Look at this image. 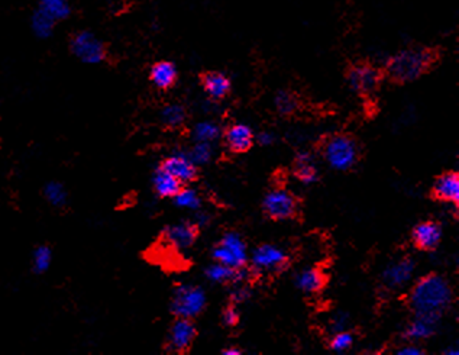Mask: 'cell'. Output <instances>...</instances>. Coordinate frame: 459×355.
<instances>
[{
  "label": "cell",
  "mask_w": 459,
  "mask_h": 355,
  "mask_svg": "<svg viewBox=\"0 0 459 355\" xmlns=\"http://www.w3.org/2000/svg\"><path fill=\"white\" fill-rule=\"evenodd\" d=\"M275 107H277L280 115L290 116L294 115L298 107V102L294 95L287 92H280L277 96H275Z\"/></svg>",
  "instance_id": "30"
},
{
  "label": "cell",
  "mask_w": 459,
  "mask_h": 355,
  "mask_svg": "<svg viewBox=\"0 0 459 355\" xmlns=\"http://www.w3.org/2000/svg\"><path fill=\"white\" fill-rule=\"evenodd\" d=\"M319 154L335 170L350 171L362 157V148L358 140L347 132H335L325 135L317 144Z\"/></svg>",
  "instance_id": "3"
},
{
  "label": "cell",
  "mask_w": 459,
  "mask_h": 355,
  "mask_svg": "<svg viewBox=\"0 0 459 355\" xmlns=\"http://www.w3.org/2000/svg\"><path fill=\"white\" fill-rule=\"evenodd\" d=\"M239 321H241L239 312H238L237 307L234 304L226 306L223 309V312H222V323L226 328H235V326H238L239 325Z\"/></svg>",
  "instance_id": "34"
},
{
  "label": "cell",
  "mask_w": 459,
  "mask_h": 355,
  "mask_svg": "<svg viewBox=\"0 0 459 355\" xmlns=\"http://www.w3.org/2000/svg\"><path fill=\"white\" fill-rule=\"evenodd\" d=\"M70 47L72 53L84 64H100L106 58V48L103 42L88 31L77 32L70 42Z\"/></svg>",
  "instance_id": "10"
},
{
  "label": "cell",
  "mask_w": 459,
  "mask_h": 355,
  "mask_svg": "<svg viewBox=\"0 0 459 355\" xmlns=\"http://www.w3.org/2000/svg\"><path fill=\"white\" fill-rule=\"evenodd\" d=\"M201 86L204 92L213 100H222L231 93V80L219 72H209L201 76Z\"/></svg>",
  "instance_id": "18"
},
{
  "label": "cell",
  "mask_w": 459,
  "mask_h": 355,
  "mask_svg": "<svg viewBox=\"0 0 459 355\" xmlns=\"http://www.w3.org/2000/svg\"><path fill=\"white\" fill-rule=\"evenodd\" d=\"M38 9L45 15H48L55 22L62 20L70 15V5H68V0H41Z\"/></svg>",
  "instance_id": "24"
},
{
  "label": "cell",
  "mask_w": 459,
  "mask_h": 355,
  "mask_svg": "<svg viewBox=\"0 0 459 355\" xmlns=\"http://www.w3.org/2000/svg\"><path fill=\"white\" fill-rule=\"evenodd\" d=\"M159 167L174 175L182 185H189L199 180V168L186 154H173L159 163Z\"/></svg>",
  "instance_id": "14"
},
{
  "label": "cell",
  "mask_w": 459,
  "mask_h": 355,
  "mask_svg": "<svg viewBox=\"0 0 459 355\" xmlns=\"http://www.w3.org/2000/svg\"><path fill=\"white\" fill-rule=\"evenodd\" d=\"M410 238L416 250L432 253L441 246L442 227L436 220H423L411 229Z\"/></svg>",
  "instance_id": "12"
},
{
  "label": "cell",
  "mask_w": 459,
  "mask_h": 355,
  "mask_svg": "<svg viewBox=\"0 0 459 355\" xmlns=\"http://www.w3.org/2000/svg\"><path fill=\"white\" fill-rule=\"evenodd\" d=\"M329 281L328 274L320 267H310L295 276V286L306 295H319Z\"/></svg>",
  "instance_id": "16"
},
{
  "label": "cell",
  "mask_w": 459,
  "mask_h": 355,
  "mask_svg": "<svg viewBox=\"0 0 459 355\" xmlns=\"http://www.w3.org/2000/svg\"><path fill=\"white\" fill-rule=\"evenodd\" d=\"M245 270L246 269H234V267H229V265L215 262L208 270H206V277L215 283L234 284L244 279Z\"/></svg>",
  "instance_id": "21"
},
{
  "label": "cell",
  "mask_w": 459,
  "mask_h": 355,
  "mask_svg": "<svg viewBox=\"0 0 459 355\" xmlns=\"http://www.w3.org/2000/svg\"><path fill=\"white\" fill-rule=\"evenodd\" d=\"M347 79L355 93L359 96H373L380 88L382 76L374 65L368 62H359L350 67Z\"/></svg>",
  "instance_id": "8"
},
{
  "label": "cell",
  "mask_w": 459,
  "mask_h": 355,
  "mask_svg": "<svg viewBox=\"0 0 459 355\" xmlns=\"http://www.w3.org/2000/svg\"><path fill=\"white\" fill-rule=\"evenodd\" d=\"M438 321L439 319L430 316H416V319L408 325L404 337L408 338L410 341L429 338L434 334V326L438 323Z\"/></svg>",
  "instance_id": "23"
},
{
  "label": "cell",
  "mask_w": 459,
  "mask_h": 355,
  "mask_svg": "<svg viewBox=\"0 0 459 355\" xmlns=\"http://www.w3.org/2000/svg\"><path fill=\"white\" fill-rule=\"evenodd\" d=\"M452 288L439 274L430 273L422 277L408 295V306L416 316L441 319L452 302Z\"/></svg>",
  "instance_id": "1"
},
{
  "label": "cell",
  "mask_w": 459,
  "mask_h": 355,
  "mask_svg": "<svg viewBox=\"0 0 459 355\" xmlns=\"http://www.w3.org/2000/svg\"><path fill=\"white\" fill-rule=\"evenodd\" d=\"M212 258L215 262L229 265V267L246 269L248 257L244 239L235 232H227L213 247Z\"/></svg>",
  "instance_id": "7"
},
{
  "label": "cell",
  "mask_w": 459,
  "mask_h": 355,
  "mask_svg": "<svg viewBox=\"0 0 459 355\" xmlns=\"http://www.w3.org/2000/svg\"><path fill=\"white\" fill-rule=\"evenodd\" d=\"M255 142L254 132L249 126L237 123L227 126L223 130V144L229 152L232 154H245L248 152Z\"/></svg>",
  "instance_id": "15"
},
{
  "label": "cell",
  "mask_w": 459,
  "mask_h": 355,
  "mask_svg": "<svg viewBox=\"0 0 459 355\" xmlns=\"http://www.w3.org/2000/svg\"><path fill=\"white\" fill-rule=\"evenodd\" d=\"M288 265L290 258L281 248L271 243H261L252 253L249 270L257 276L280 274L288 269Z\"/></svg>",
  "instance_id": "6"
},
{
  "label": "cell",
  "mask_w": 459,
  "mask_h": 355,
  "mask_svg": "<svg viewBox=\"0 0 459 355\" xmlns=\"http://www.w3.org/2000/svg\"><path fill=\"white\" fill-rule=\"evenodd\" d=\"M199 235H200V227L194 224V222L185 220L164 228L161 238L168 247L177 251H185L194 246Z\"/></svg>",
  "instance_id": "11"
},
{
  "label": "cell",
  "mask_w": 459,
  "mask_h": 355,
  "mask_svg": "<svg viewBox=\"0 0 459 355\" xmlns=\"http://www.w3.org/2000/svg\"><path fill=\"white\" fill-rule=\"evenodd\" d=\"M197 334L194 319L175 318L168 329L166 348L173 354H187L192 349Z\"/></svg>",
  "instance_id": "9"
},
{
  "label": "cell",
  "mask_w": 459,
  "mask_h": 355,
  "mask_svg": "<svg viewBox=\"0 0 459 355\" xmlns=\"http://www.w3.org/2000/svg\"><path fill=\"white\" fill-rule=\"evenodd\" d=\"M222 354L223 355H242L244 351L239 349V348H237V347H229V348L222 349Z\"/></svg>",
  "instance_id": "36"
},
{
  "label": "cell",
  "mask_w": 459,
  "mask_h": 355,
  "mask_svg": "<svg viewBox=\"0 0 459 355\" xmlns=\"http://www.w3.org/2000/svg\"><path fill=\"white\" fill-rule=\"evenodd\" d=\"M211 155H212V151H211L209 142H196V145L192 148V151L189 154V157L197 166V164L208 163Z\"/></svg>",
  "instance_id": "33"
},
{
  "label": "cell",
  "mask_w": 459,
  "mask_h": 355,
  "mask_svg": "<svg viewBox=\"0 0 459 355\" xmlns=\"http://www.w3.org/2000/svg\"><path fill=\"white\" fill-rule=\"evenodd\" d=\"M397 354H425V351L416 347H406L403 349H399Z\"/></svg>",
  "instance_id": "35"
},
{
  "label": "cell",
  "mask_w": 459,
  "mask_h": 355,
  "mask_svg": "<svg viewBox=\"0 0 459 355\" xmlns=\"http://www.w3.org/2000/svg\"><path fill=\"white\" fill-rule=\"evenodd\" d=\"M187 118L186 109L181 105H168L163 109L161 121L167 128H178L185 123Z\"/></svg>",
  "instance_id": "27"
},
{
  "label": "cell",
  "mask_w": 459,
  "mask_h": 355,
  "mask_svg": "<svg viewBox=\"0 0 459 355\" xmlns=\"http://www.w3.org/2000/svg\"><path fill=\"white\" fill-rule=\"evenodd\" d=\"M436 58L438 54L432 48H406L387 61L385 73L390 80L397 84L415 81L432 70Z\"/></svg>",
  "instance_id": "2"
},
{
  "label": "cell",
  "mask_w": 459,
  "mask_h": 355,
  "mask_svg": "<svg viewBox=\"0 0 459 355\" xmlns=\"http://www.w3.org/2000/svg\"><path fill=\"white\" fill-rule=\"evenodd\" d=\"M55 27V20L48 15H45L39 9L32 16V31L38 38H48L51 36Z\"/></svg>",
  "instance_id": "28"
},
{
  "label": "cell",
  "mask_w": 459,
  "mask_h": 355,
  "mask_svg": "<svg viewBox=\"0 0 459 355\" xmlns=\"http://www.w3.org/2000/svg\"><path fill=\"white\" fill-rule=\"evenodd\" d=\"M44 197L53 208H64L68 202V192L60 182H50L44 187Z\"/></svg>",
  "instance_id": "25"
},
{
  "label": "cell",
  "mask_w": 459,
  "mask_h": 355,
  "mask_svg": "<svg viewBox=\"0 0 459 355\" xmlns=\"http://www.w3.org/2000/svg\"><path fill=\"white\" fill-rule=\"evenodd\" d=\"M293 174L297 180H300L305 185H312L319 180V171L310 154L300 152L295 155L293 161Z\"/></svg>",
  "instance_id": "19"
},
{
  "label": "cell",
  "mask_w": 459,
  "mask_h": 355,
  "mask_svg": "<svg viewBox=\"0 0 459 355\" xmlns=\"http://www.w3.org/2000/svg\"><path fill=\"white\" fill-rule=\"evenodd\" d=\"M354 344V335L351 332H339L336 334L331 342H329V349L335 352H345L348 351Z\"/></svg>",
  "instance_id": "32"
},
{
  "label": "cell",
  "mask_w": 459,
  "mask_h": 355,
  "mask_svg": "<svg viewBox=\"0 0 459 355\" xmlns=\"http://www.w3.org/2000/svg\"><path fill=\"white\" fill-rule=\"evenodd\" d=\"M218 135H219L218 126L211 122H201V123L196 125V128L193 130V137H194L196 142H211V141L216 140Z\"/></svg>",
  "instance_id": "31"
},
{
  "label": "cell",
  "mask_w": 459,
  "mask_h": 355,
  "mask_svg": "<svg viewBox=\"0 0 459 355\" xmlns=\"http://www.w3.org/2000/svg\"><path fill=\"white\" fill-rule=\"evenodd\" d=\"M175 206L182 209H199L200 208V197L196 190L182 186L181 190L173 197Z\"/></svg>",
  "instance_id": "29"
},
{
  "label": "cell",
  "mask_w": 459,
  "mask_h": 355,
  "mask_svg": "<svg viewBox=\"0 0 459 355\" xmlns=\"http://www.w3.org/2000/svg\"><path fill=\"white\" fill-rule=\"evenodd\" d=\"M261 209L264 216L270 220H293L300 217L302 202L300 199L284 186H277L265 193Z\"/></svg>",
  "instance_id": "4"
},
{
  "label": "cell",
  "mask_w": 459,
  "mask_h": 355,
  "mask_svg": "<svg viewBox=\"0 0 459 355\" xmlns=\"http://www.w3.org/2000/svg\"><path fill=\"white\" fill-rule=\"evenodd\" d=\"M206 303L208 299H206L203 288L192 284H181L175 287L170 309L175 318L194 319L203 314Z\"/></svg>",
  "instance_id": "5"
},
{
  "label": "cell",
  "mask_w": 459,
  "mask_h": 355,
  "mask_svg": "<svg viewBox=\"0 0 459 355\" xmlns=\"http://www.w3.org/2000/svg\"><path fill=\"white\" fill-rule=\"evenodd\" d=\"M182 186L186 185H182L174 175H171L168 171H166L159 166L154 171L152 187L159 199H173L181 190Z\"/></svg>",
  "instance_id": "17"
},
{
  "label": "cell",
  "mask_w": 459,
  "mask_h": 355,
  "mask_svg": "<svg viewBox=\"0 0 459 355\" xmlns=\"http://www.w3.org/2000/svg\"><path fill=\"white\" fill-rule=\"evenodd\" d=\"M53 250L48 246H39L32 253V272L35 274H44L51 269Z\"/></svg>",
  "instance_id": "26"
},
{
  "label": "cell",
  "mask_w": 459,
  "mask_h": 355,
  "mask_svg": "<svg viewBox=\"0 0 459 355\" xmlns=\"http://www.w3.org/2000/svg\"><path fill=\"white\" fill-rule=\"evenodd\" d=\"M430 199L434 202L442 203H452L459 205V174L453 170L444 171L436 177L432 189H430Z\"/></svg>",
  "instance_id": "13"
},
{
  "label": "cell",
  "mask_w": 459,
  "mask_h": 355,
  "mask_svg": "<svg viewBox=\"0 0 459 355\" xmlns=\"http://www.w3.org/2000/svg\"><path fill=\"white\" fill-rule=\"evenodd\" d=\"M413 270H415V262H413L410 258H404V260L399 261L397 264L392 265V267H390L384 273L385 284L388 287H400V286H403L411 277Z\"/></svg>",
  "instance_id": "22"
},
{
  "label": "cell",
  "mask_w": 459,
  "mask_h": 355,
  "mask_svg": "<svg viewBox=\"0 0 459 355\" xmlns=\"http://www.w3.org/2000/svg\"><path fill=\"white\" fill-rule=\"evenodd\" d=\"M149 79L155 87L167 91L173 87L177 81V69L175 65L170 61H158L151 67Z\"/></svg>",
  "instance_id": "20"
}]
</instances>
